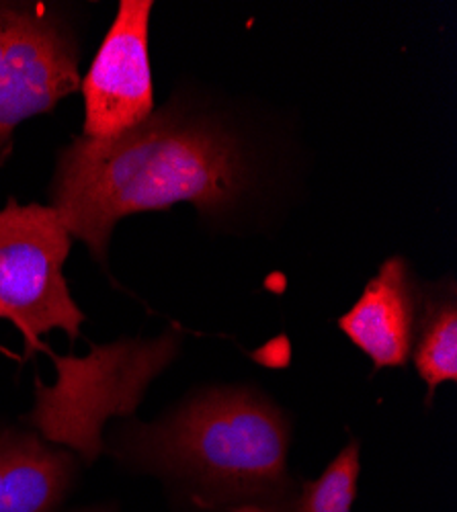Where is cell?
<instances>
[{
  "label": "cell",
  "mask_w": 457,
  "mask_h": 512,
  "mask_svg": "<svg viewBox=\"0 0 457 512\" xmlns=\"http://www.w3.org/2000/svg\"><path fill=\"white\" fill-rule=\"evenodd\" d=\"M251 170L222 123L169 105L119 136L74 138L58 154L50 195L72 240L105 263L123 218L175 203L220 218L251 187Z\"/></svg>",
  "instance_id": "cell-1"
},
{
  "label": "cell",
  "mask_w": 457,
  "mask_h": 512,
  "mask_svg": "<svg viewBox=\"0 0 457 512\" xmlns=\"http://www.w3.org/2000/svg\"><path fill=\"white\" fill-rule=\"evenodd\" d=\"M130 459L185 482L210 504L277 512L287 478L289 424L261 394L244 388L203 392L169 418L126 435Z\"/></svg>",
  "instance_id": "cell-2"
},
{
  "label": "cell",
  "mask_w": 457,
  "mask_h": 512,
  "mask_svg": "<svg viewBox=\"0 0 457 512\" xmlns=\"http://www.w3.org/2000/svg\"><path fill=\"white\" fill-rule=\"evenodd\" d=\"M177 353V338L166 334L154 343L95 347L87 359L54 357L58 383L37 386L31 422L48 441L64 443L93 461L101 451V429L111 414H132L148 381Z\"/></svg>",
  "instance_id": "cell-3"
},
{
  "label": "cell",
  "mask_w": 457,
  "mask_h": 512,
  "mask_svg": "<svg viewBox=\"0 0 457 512\" xmlns=\"http://www.w3.org/2000/svg\"><path fill=\"white\" fill-rule=\"evenodd\" d=\"M72 236L52 205L15 199L0 209V318L17 326L25 357L44 351L41 336L52 330L72 340L85 314L64 277Z\"/></svg>",
  "instance_id": "cell-4"
},
{
  "label": "cell",
  "mask_w": 457,
  "mask_h": 512,
  "mask_svg": "<svg viewBox=\"0 0 457 512\" xmlns=\"http://www.w3.org/2000/svg\"><path fill=\"white\" fill-rule=\"evenodd\" d=\"M80 89L70 27L44 5H0V164L17 127Z\"/></svg>",
  "instance_id": "cell-5"
},
{
  "label": "cell",
  "mask_w": 457,
  "mask_h": 512,
  "mask_svg": "<svg viewBox=\"0 0 457 512\" xmlns=\"http://www.w3.org/2000/svg\"><path fill=\"white\" fill-rule=\"evenodd\" d=\"M152 0H121L111 29L80 82L85 138H113L154 113L148 52Z\"/></svg>",
  "instance_id": "cell-6"
},
{
  "label": "cell",
  "mask_w": 457,
  "mask_h": 512,
  "mask_svg": "<svg viewBox=\"0 0 457 512\" xmlns=\"http://www.w3.org/2000/svg\"><path fill=\"white\" fill-rule=\"evenodd\" d=\"M419 287L402 256L388 259L355 306L339 318V328L373 367H404L414 345Z\"/></svg>",
  "instance_id": "cell-7"
},
{
  "label": "cell",
  "mask_w": 457,
  "mask_h": 512,
  "mask_svg": "<svg viewBox=\"0 0 457 512\" xmlns=\"http://www.w3.org/2000/svg\"><path fill=\"white\" fill-rule=\"evenodd\" d=\"M72 476L68 451L33 433L0 435V512H54Z\"/></svg>",
  "instance_id": "cell-8"
},
{
  "label": "cell",
  "mask_w": 457,
  "mask_h": 512,
  "mask_svg": "<svg viewBox=\"0 0 457 512\" xmlns=\"http://www.w3.org/2000/svg\"><path fill=\"white\" fill-rule=\"evenodd\" d=\"M414 349V367L427 383V402H431L441 383L457 381V304L455 289L449 297L427 304L421 332Z\"/></svg>",
  "instance_id": "cell-9"
},
{
  "label": "cell",
  "mask_w": 457,
  "mask_h": 512,
  "mask_svg": "<svg viewBox=\"0 0 457 512\" xmlns=\"http://www.w3.org/2000/svg\"><path fill=\"white\" fill-rule=\"evenodd\" d=\"M361 474L359 443H349L324 474L306 482L289 512H351Z\"/></svg>",
  "instance_id": "cell-10"
},
{
  "label": "cell",
  "mask_w": 457,
  "mask_h": 512,
  "mask_svg": "<svg viewBox=\"0 0 457 512\" xmlns=\"http://www.w3.org/2000/svg\"><path fill=\"white\" fill-rule=\"evenodd\" d=\"M97 512H101V510H97Z\"/></svg>",
  "instance_id": "cell-11"
}]
</instances>
